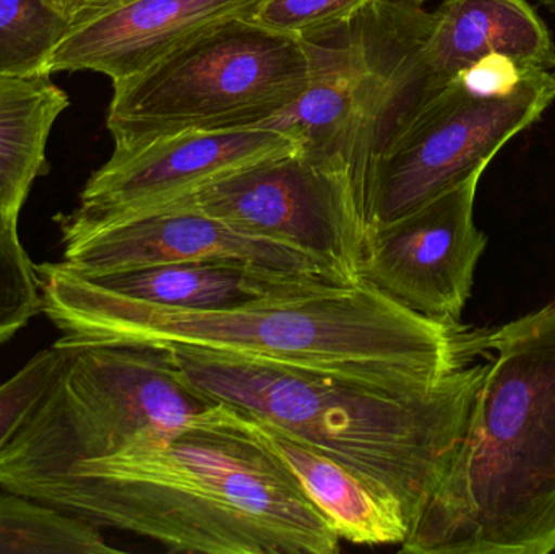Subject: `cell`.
I'll list each match as a JSON object with an SVG mask.
<instances>
[{
  "label": "cell",
  "instance_id": "1",
  "mask_svg": "<svg viewBox=\"0 0 555 554\" xmlns=\"http://www.w3.org/2000/svg\"><path fill=\"white\" fill-rule=\"evenodd\" d=\"M18 494L172 553L333 554L341 542L249 416L223 403Z\"/></svg>",
  "mask_w": 555,
  "mask_h": 554
},
{
  "label": "cell",
  "instance_id": "2",
  "mask_svg": "<svg viewBox=\"0 0 555 554\" xmlns=\"http://www.w3.org/2000/svg\"><path fill=\"white\" fill-rule=\"evenodd\" d=\"M41 312L80 344L143 345L309 368L393 390L430 389L466 366L472 337L367 283L217 311L111 295L64 262L36 266Z\"/></svg>",
  "mask_w": 555,
  "mask_h": 554
},
{
  "label": "cell",
  "instance_id": "3",
  "mask_svg": "<svg viewBox=\"0 0 555 554\" xmlns=\"http://www.w3.org/2000/svg\"><path fill=\"white\" fill-rule=\"evenodd\" d=\"M168 351L198 396L325 452L397 504L410 532L465 435L486 371L463 366L430 389L393 390L275 361Z\"/></svg>",
  "mask_w": 555,
  "mask_h": 554
},
{
  "label": "cell",
  "instance_id": "4",
  "mask_svg": "<svg viewBox=\"0 0 555 554\" xmlns=\"http://www.w3.org/2000/svg\"><path fill=\"white\" fill-rule=\"evenodd\" d=\"M465 435L401 552H555V302L479 338Z\"/></svg>",
  "mask_w": 555,
  "mask_h": 554
},
{
  "label": "cell",
  "instance_id": "5",
  "mask_svg": "<svg viewBox=\"0 0 555 554\" xmlns=\"http://www.w3.org/2000/svg\"><path fill=\"white\" fill-rule=\"evenodd\" d=\"M310 75L309 41L237 16L113 83L106 126L114 145L182 130L267 127L297 103Z\"/></svg>",
  "mask_w": 555,
  "mask_h": 554
},
{
  "label": "cell",
  "instance_id": "6",
  "mask_svg": "<svg viewBox=\"0 0 555 554\" xmlns=\"http://www.w3.org/2000/svg\"><path fill=\"white\" fill-rule=\"evenodd\" d=\"M430 12L414 0H374L356 18L317 38L302 96L270 126L304 149L341 156L365 195L374 156L434 93L420 52Z\"/></svg>",
  "mask_w": 555,
  "mask_h": 554
},
{
  "label": "cell",
  "instance_id": "7",
  "mask_svg": "<svg viewBox=\"0 0 555 554\" xmlns=\"http://www.w3.org/2000/svg\"><path fill=\"white\" fill-rule=\"evenodd\" d=\"M555 101V74L528 72L512 93L481 98L453 78L426 98L369 166V230L436 197L478 169Z\"/></svg>",
  "mask_w": 555,
  "mask_h": 554
},
{
  "label": "cell",
  "instance_id": "8",
  "mask_svg": "<svg viewBox=\"0 0 555 554\" xmlns=\"http://www.w3.org/2000/svg\"><path fill=\"white\" fill-rule=\"evenodd\" d=\"M165 205L218 218L359 283L367 210L364 191L341 156L299 145L156 207Z\"/></svg>",
  "mask_w": 555,
  "mask_h": 554
},
{
  "label": "cell",
  "instance_id": "9",
  "mask_svg": "<svg viewBox=\"0 0 555 554\" xmlns=\"http://www.w3.org/2000/svg\"><path fill=\"white\" fill-rule=\"evenodd\" d=\"M486 169L369 230L359 282L424 318L456 325L488 246L475 221Z\"/></svg>",
  "mask_w": 555,
  "mask_h": 554
},
{
  "label": "cell",
  "instance_id": "10",
  "mask_svg": "<svg viewBox=\"0 0 555 554\" xmlns=\"http://www.w3.org/2000/svg\"><path fill=\"white\" fill-rule=\"evenodd\" d=\"M299 145L278 127L182 130L114 145L81 189L78 207L54 221L80 227L156 207Z\"/></svg>",
  "mask_w": 555,
  "mask_h": 554
},
{
  "label": "cell",
  "instance_id": "11",
  "mask_svg": "<svg viewBox=\"0 0 555 554\" xmlns=\"http://www.w3.org/2000/svg\"><path fill=\"white\" fill-rule=\"evenodd\" d=\"M59 231L62 262L85 275L171 263L224 262L352 283L306 254L249 236L192 208L165 205L96 223L59 227Z\"/></svg>",
  "mask_w": 555,
  "mask_h": 554
},
{
  "label": "cell",
  "instance_id": "12",
  "mask_svg": "<svg viewBox=\"0 0 555 554\" xmlns=\"http://www.w3.org/2000/svg\"><path fill=\"white\" fill-rule=\"evenodd\" d=\"M260 2L98 0L72 20L48 72H96L117 83L142 74L218 23L254 16Z\"/></svg>",
  "mask_w": 555,
  "mask_h": 554
},
{
  "label": "cell",
  "instance_id": "13",
  "mask_svg": "<svg viewBox=\"0 0 555 554\" xmlns=\"http://www.w3.org/2000/svg\"><path fill=\"white\" fill-rule=\"evenodd\" d=\"M492 54L511 57L525 72L555 68L553 36L527 0H442L430 12L420 52L430 90Z\"/></svg>",
  "mask_w": 555,
  "mask_h": 554
},
{
  "label": "cell",
  "instance_id": "14",
  "mask_svg": "<svg viewBox=\"0 0 555 554\" xmlns=\"http://www.w3.org/2000/svg\"><path fill=\"white\" fill-rule=\"evenodd\" d=\"M80 275L111 295L188 311L241 308L325 286L352 285L328 276L294 275L224 262L171 263L103 275Z\"/></svg>",
  "mask_w": 555,
  "mask_h": 554
},
{
  "label": "cell",
  "instance_id": "15",
  "mask_svg": "<svg viewBox=\"0 0 555 554\" xmlns=\"http://www.w3.org/2000/svg\"><path fill=\"white\" fill-rule=\"evenodd\" d=\"M249 416L260 438L286 462L307 497L352 545H400L410 536L403 511L325 452Z\"/></svg>",
  "mask_w": 555,
  "mask_h": 554
},
{
  "label": "cell",
  "instance_id": "16",
  "mask_svg": "<svg viewBox=\"0 0 555 554\" xmlns=\"http://www.w3.org/2000/svg\"><path fill=\"white\" fill-rule=\"evenodd\" d=\"M70 100L51 74H0V228L18 231L36 179L49 172L46 146Z\"/></svg>",
  "mask_w": 555,
  "mask_h": 554
},
{
  "label": "cell",
  "instance_id": "17",
  "mask_svg": "<svg viewBox=\"0 0 555 554\" xmlns=\"http://www.w3.org/2000/svg\"><path fill=\"white\" fill-rule=\"evenodd\" d=\"M98 526L23 494L0 493V554H111Z\"/></svg>",
  "mask_w": 555,
  "mask_h": 554
},
{
  "label": "cell",
  "instance_id": "18",
  "mask_svg": "<svg viewBox=\"0 0 555 554\" xmlns=\"http://www.w3.org/2000/svg\"><path fill=\"white\" fill-rule=\"evenodd\" d=\"M68 25L44 0H0V74H49Z\"/></svg>",
  "mask_w": 555,
  "mask_h": 554
},
{
  "label": "cell",
  "instance_id": "19",
  "mask_svg": "<svg viewBox=\"0 0 555 554\" xmlns=\"http://www.w3.org/2000/svg\"><path fill=\"white\" fill-rule=\"evenodd\" d=\"M41 312L36 263L20 243L18 231L0 228V345Z\"/></svg>",
  "mask_w": 555,
  "mask_h": 554
},
{
  "label": "cell",
  "instance_id": "20",
  "mask_svg": "<svg viewBox=\"0 0 555 554\" xmlns=\"http://www.w3.org/2000/svg\"><path fill=\"white\" fill-rule=\"evenodd\" d=\"M68 351L70 345L59 338L51 347L38 351L18 373L0 386V452L41 402L61 373Z\"/></svg>",
  "mask_w": 555,
  "mask_h": 554
},
{
  "label": "cell",
  "instance_id": "21",
  "mask_svg": "<svg viewBox=\"0 0 555 554\" xmlns=\"http://www.w3.org/2000/svg\"><path fill=\"white\" fill-rule=\"evenodd\" d=\"M374 0H262L253 18L276 31L312 39L346 25Z\"/></svg>",
  "mask_w": 555,
  "mask_h": 554
},
{
  "label": "cell",
  "instance_id": "22",
  "mask_svg": "<svg viewBox=\"0 0 555 554\" xmlns=\"http://www.w3.org/2000/svg\"><path fill=\"white\" fill-rule=\"evenodd\" d=\"M527 74L511 57L492 54L476 62L455 78L476 96L501 98L512 93Z\"/></svg>",
  "mask_w": 555,
  "mask_h": 554
},
{
  "label": "cell",
  "instance_id": "23",
  "mask_svg": "<svg viewBox=\"0 0 555 554\" xmlns=\"http://www.w3.org/2000/svg\"><path fill=\"white\" fill-rule=\"evenodd\" d=\"M49 7L61 13L62 16L72 22L75 16L80 15L85 10L90 9L98 0H44Z\"/></svg>",
  "mask_w": 555,
  "mask_h": 554
},
{
  "label": "cell",
  "instance_id": "24",
  "mask_svg": "<svg viewBox=\"0 0 555 554\" xmlns=\"http://www.w3.org/2000/svg\"><path fill=\"white\" fill-rule=\"evenodd\" d=\"M538 2H540L541 5H543L544 9L547 10V12L553 13V15H555V0H538Z\"/></svg>",
  "mask_w": 555,
  "mask_h": 554
},
{
  "label": "cell",
  "instance_id": "25",
  "mask_svg": "<svg viewBox=\"0 0 555 554\" xmlns=\"http://www.w3.org/2000/svg\"><path fill=\"white\" fill-rule=\"evenodd\" d=\"M414 2L424 3V2H426V0H414Z\"/></svg>",
  "mask_w": 555,
  "mask_h": 554
}]
</instances>
